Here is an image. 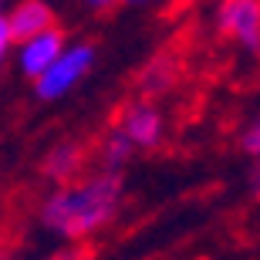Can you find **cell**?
I'll use <instances>...</instances> for the list:
<instances>
[{"label": "cell", "mask_w": 260, "mask_h": 260, "mask_svg": "<svg viewBox=\"0 0 260 260\" xmlns=\"http://www.w3.org/2000/svg\"><path fill=\"white\" fill-rule=\"evenodd\" d=\"M95 159H98V169L102 173H125V166L135 159V149L128 145V139L118 128H108L105 139L98 142Z\"/></svg>", "instance_id": "obj_9"}, {"label": "cell", "mask_w": 260, "mask_h": 260, "mask_svg": "<svg viewBox=\"0 0 260 260\" xmlns=\"http://www.w3.org/2000/svg\"><path fill=\"white\" fill-rule=\"evenodd\" d=\"M240 152L247 155V159H253V162L260 159V122L257 118H250L247 128L240 132Z\"/></svg>", "instance_id": "obj_10"}, {"label": "cell", "mask_w": 260, "mask_h": 260, "mask_svg": "<svg viewBox=\"0 0 260 260\" xmlns=\"http://www.w3.org/2000/svg\"><path fill=\"white\" fill-rule=\"evenodd\" d=\"M64 44H68V38H64L61 27H51V30H44V34H38V38H27V41H20V44H14L17 71L24 78H30V81L41 78L51 68V61L64 51Z\"/></svg>", "instance_id": "obj_5"}, {"label": "cell", "mask_w": 260, "mask_h": 260, "mask_svg": "<svg viewBox=\"0 0 260 260\" xmlns=\"http://www.w3.org/2000/svg\"><path fill=\"white\" fill-rule=\"evenodd\" d=\"M213 20L223 38L237 41L247 54L260 51V0H220Z\"/></svg>", "instance_id": "obj_4"}, {"label": "cell", "mask_w": 260, "mask_h": 260, "mask_svg": "<svg viewBox=\"0 0 260 260\" xmlns=\"http://www.w3.org/2000/svg\"><path fill=\"white\" fill-rule=\"evenodd\" d=\"M125 206V173H85L75 183L54 186L38 206L41 230L54 240L78 247L108 230Z\"/></svg>", "instance_id": "obj_1"}, {"label": "cell", "mask_w": 260, "mask_h": 260, "mask_svg": "<svg viewBox=\"0 0 260 260\" xmlns=\"http://www.w3.org/2000/svg\"><path fill=\"white\" fill-rule=\"evenodd\" d=\"M115 128L128 139L135 152H149L162 142L166 135V115L152 98H132L122 112H118Z\"/></svg>", "instance_id": "obj_3"}, {"label": "cell", "mask_w": 260, "mask_h": 260, "mask_svg": "<svg viewBox=\"0 0 260 260\" xmlns=\"http://www.w3.org/2000/svg\"><path fill=\"white\" fill-rule=\"evenodd\" d=\"M10 51H14V41H10L7 20H4V10H0V68H4V61L10 58Z\"/></svg>", "instance_id": "obj_11"}, {"label": "cell", "mask_w": 260, "mask_h": 260, "mask_svg": "<svg viewBox=\"0 0 260 260\" xmlns=\"http://www.w3.org/2000/svg\"><path fill=\"white\" fill-rule=\"evenodd\" d=\"M4 20H7V30H10L14 44L58 27V14H54V7L48 0H17V4H10L4 10Z\"/></svg>", "instance_id": "obj_6"}, {"label": "cell", "mask_w": 260, "mask_h": 260, "mask_svg": "<svg viewBox=\"0 0 260 260\" xmlns=\"http://www.w3.org/2000/svg\"><path fill=\"white\" fill-rule=\"evenodd\" d=\"M85 166H88V149L75 139H68V142H58L48 149V155L41 159V176L51 179L54 186H64L75 183L78 176H85Z\"/></svg>", "instance_id": "obj_7"}, {"label": "cell", "mask_w": 260, "mask_h": 260, "mask_svg": "<svg viewBox=\"0 0 260 260\" xmlns=\"http://www.w3.org/2000/svg\"><path fill=\"white\" fill-rule=\"evenodd\" d=\"M0 260H14V257H10V253L4 250V247H0Z\"/></svg>", "instance_id": "obj_14"}, {"label": "cell", "mask_w": 260, "mask_h": 260, "mask_svg": "<svg viewBox=\"0 0 260 260\" xmlns=\"http://www.w3.org/2000/svg\"><path fill=\"white\" fill-rule=\"evenodd\" d=\"M54 260H81V253H78L75 247H68V250H61V253H58Z\"/></svg>", "instance_id": "obj_13"}, {"label": "cell", "mask_w": 260, "mask_h": 260, "mask_svg": "<svg viewBox=\"0 0 260 260\" xmlns=\"http://www.w3.org/2000/svg\"><path fill=\"white\" fill-rule=\"evenodd\" d=\"M179 58L173 51H155L152 58L145 61V68L139 71V91L142 98H155V95H166L169 88L179 81Z\"/></svg>", "instance_id": "obj_8"}, {"label": "cell", "mask_w": 260, "mask_h": 260, "mask_svg": "<svg viewBox=\"0 0 260 260\" xmlns=\"http://www.w3.org/2000/svg\"><path fill=\"white\" fill-rule=\"evenodd\" d=\"M122 4H149V0H122Z\"/></svg>", "instance_id": "obj_15"}, {"label": "cell", "mask_w": 260, "mask_h": 260, "mask_svg": "<svg viewBox=\"0 0 260 260\" xmlns=\"http://www.w3.org/2000/svg\"><path fill=\"white\" fill-rule=\"evenodd\" d=\"M98 61V48L91 41H71L41 78H34V95L41 102H61L75 85H81Z\"/></svg>", "instance_id": "obj_2"}, {"label": "cell", "mask_w": 260, "mask_h": 260, "mask_svg": "<svg viewBox=\"0 0 260 260\" xmlns=\"http://www.w3.org/2000/svg\"><path fill=\"white\" fill-rule=\"evenodd\" d=\"M88 10H95V14H102V10H112L115 4H122V0H81Z\"/></svg>", "instance_id": "obj_12"}, {"label": "cell", "mask_w": 260, "mask_h": 260, "mask_svg": "<svg viewBox=\"0 0 260 260\" xmlns=\"http://www.w3.org/2000/svg\"><path fill=\"white\" fill-rule=\"evenodd\" d=\"M4 4H7V0H0V10H4Z\"/></svg>", "instance_id": "obj_16"}]
</instances>
